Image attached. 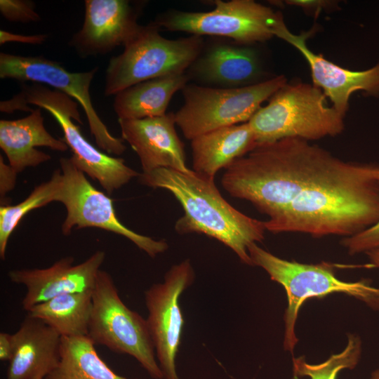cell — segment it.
Wrapping results in <instances>:
<instances>
[{
  "label": "cell",
  "mask_w": 379,
  "mask_h": 379,
  "mask_svg": "<svg viewBox=\"0 0 379 379\" xmlns=\"http://www.w3.org/2000/svg\"><path fill=\"white\" fill-rule=\"evenodd\" d=\"M379 221V164L333 156L279 215L265 222L274 234L354 236Z\"/></svg>",
  "instance_id": "1"
},
{
  "label": "cell",
  "mask_w": 379,
  "mask_h": 379,
  "mask_svg": "<svg viewBox=\"0 0 379 379\" xmlns=\"http://www.w3.org/2000/svg\"><path fill=\"white\" fill-rule=\"evenodd\" d=\"M333 157L326 149L298 138L258 144L225 169L221 185L231 197L251 202L272 219Z\"/></svg>",
  "instance_id": "2"
},
{
  "label": "cell",
  "mask_w": 379,
  "mask_h": 379,
  "mask_svg": "<svg viewBox=\"0 0 379 379\" xmlns=\"http://www.w3.org/2000/svg\"><path fill=\"white\" fill-rule=\"evenodd\" d=\"M140 183L169 191L184 214L175 222L180 234H203L229 247L244 264L253 265L248 248L265 239V222L249 217L229 204L214 180L193 170L158 168L138 176Z\"/></svg>",
  "instance_id": "3"
},
{
  "label": "cell",
  "mask_w": 379,
  "mask_h": 379,
  "mask_svg": "<svg viewBox=\"0 0 379 379\" xmlns=\"http://www.w3.org/2000/svg\"><path fill=\"white\" fill-rule=\"evenodd\" d=\"M29 105L48 112L63 132L62 140L70 149L75 165L92 179L98 181L108 194L127 184L140 173L128 166L123 159L109 156L95 147L83 135L72 119L83 124L78 102L66 93L48 86L22 83L20 91L11 99L1 101L0 111L12 113L25 111Z\"/></svg>",
  "instance_id": "4"
},
{
  "label": "cell",
  "mask_w": 379,
  "mask_h": 379,
  "mask_svg": "<svg viewBox=\"0 0 379 379\" xmlns=\"http://www.w3.org/2000/svg\"><path fill=\"white\" fill-rule=\"evenodd\" d=\"M344 117L328 105L319 88L287 82L248 122L258 145L286 138L310 141L335 136L344 131Z\"/></svg>",
  "instance_id": "5"
},
{
  "label": "cell",
  "mask_w": 379,
  "mask_h": 379,
  "mask_svg": "<svg viewBox=\"0 0 379 379\" xmlns=\"http://www.w3.org/2000/svg\"><path fill=\"white\" fill-rule=\"evenodd\" d=\"M152 23L141 25L123 52L110 58L105 72V96L149 79L186 72L205 44L201 36L168 39Z\"/></svg>",
  "instance_id": "6"
},
{
  "label": "cell",
  "mask_w": 379,
  "mask_h": 379,
  "mask_svg": "<svg viewBox=\"0 0 379 379\" xmlns=\"http://www.w3.org/2000/svg\"><path fill=\"white\" fill-rule=\"evenodd\" d=\"M287 83L284 75L239 88L189 82L182 90L183 104L175 114L176 125L192 140L206 133L248 122L262 104Z\"/></svg>",
  "instance_id": "7"
},
{
  "label": "cell",
  "mask_w": 379,
  "mask_h": 379,
  "mask_svg": "<svg viewBox=\"0 0 379 379\" xmlns=\"http://www.w3.org/2000/svg\"><path fill=\"white\" fill-rule=\"evenodd\" d=\"M253 265L262 268L270 279L285 289L288 305L285 310L284 348L293 354L298 342L295 326L299 310L310 298H322L334 293H345L364 303L375 287L368 280L354 282L338 279L332 265L327 262L304 264L280 258L252 244L248 248Z\"/></svg>",
  "instance_id": "8"
},
{
  "label": "cell",
  "mask_w": 379,
  "mask_h": 379,
  "mask_svg": "<svg viewBox=\"0 0 379 379\" xmlns=\"http://www.w3.org/2000/svg\"><path fill=\"white\" fill-rule=\"evenodd\" d=\"M206 12L169 10L151 22L161 30L227 38L251 45L274 36L285 23L281 13L253 0H215Z\"/></svg>",
  "instance_id": "9"
},
{
  "label": "cell",
  "mask_w": 379,
  "mask_h": 379,
  "mask_svg": "<svg viewBox=\"0 0 379 379\" xmlns=\"http://www.w3.org/2000/svg\"><path fill=\"white\" fill-rule=\"evenodd\" d=\"M88 336L95 345L134 357L154 379H164L147 319L121 299L111 275L100 270L92 291Z\"/></svg>",
  "instance_id": "10"
},
{
  "label": "cell",
  "mask_w": 379,
  "mask_h": 379,
  "mask_svg": "<svg viewBox=\"0 0 379 379\" xmlns=\"http://www.w3.org/2000/svg\"><path fill=\"white\" fill-rule=\"evenodd\" d=\"M61 175L55 201L62 203L67 215L62 225L64 235L74 228L96 227L121 235L151 258L165 252L168 245L164 240L138 234L118 219L112 199L96 189L72 158L60 159Z\"/></svg>",
  "instance_id": "11"
},
{
  "label": "cell",
  "mask_w": 379,
  "mask_h": 379,
  "mask_svg": "<svg viewBox=\"0 0 379 379\" xmlns=\"http://www.w3.org/2000/svg\"><path fill=\"white\" fill-rule=\"evenodd\" d=\"M98 71V67H95L88 71L72 72L60 62L43 55L0 53L1 79L41 84L66 93L82 107L91 133L99 148L109 154L121 155L126 150L124 140L111 134L91 101L90 87Z\"/></svg>",
  "instance_id": "12"
},
{
  "label": "cell",
  "mask_w": 379,
  "mask_h": 379,
  "mask_svg": "<svg viewBox=\"0 0 379 379\" xmlns=\"http://www.w3.org/2000/svg\"><path fill=\"white\" fill-rule=\"evenodd\" d=\"M194 277L190 260L185 259L166 272L163 282L154 284L145 291L146 319L164 379H180L175 359L185 320L179 300Z\"/></svg>",
  "instance_id": "13"
},
{
  "label": "cell",
  "mask_w": 379,
  "mask_h": 379,
  "mask_svg": "<svg viewBox=\"0 0 379 379\" xmlns=\"http://www.w3.org/2000/svg\"><path fill=\"white\" fill-rule=\"evenodd\" d=\"M145 1L85 0L81 29L69 41L83 58L105 55L124 46L137 32Z\"/></svg>",
  "instance_id": "14"
},
{
  "label": "cell",
  "mask_w": 379,
  "mask_h": 379,
  "mask_svg": "<svg viewBox=\"0 0 379 379\" xmlns=\"http://www.w3.org/2000/svg\"><path fill=\"white\" fill-rule=\"evenodd\" d=\"M312 34L313 29L295 34L284 23L277 37L292 45L305 58L310 66L312 84L330 99L332 107L338 113L345 116L350 96L356 91L379 97V60L373 67L365 70L354 71L342 67L309 48L307 40Z\"/></svg>",
  "instance_id": "15"
},
{
  "label": "cell",
  "mask_w": 379,
  "mask_h": 379,
  "mask_svg": "<svg viewBox=\"0 0 379 379\" xmlns=\"http://www.w3.org/2000/svg\"><path fill=\"white\" fill-rule=\"evenodd\" d=\"M105 259V251H97L77 265L67 256L46 268L13 270L8 276L12 282L26 287L22 305L27 311L60 295L92 291Z\"/></svg>",
  "instance_id": "16"
},
{
  "label": "cell",
  "mask_w": 379,
  "mask_h": 379,
  "mask_svg": "<svg viewBox=\"0 0 379 379\" xmlns=\"http://www.w3.org/2000/svg\"><path fill=\"white\" fill-rule=\"evenodd\" d=\"M187 73L190 81L211 87L239 88L265 81L262 79L264 71L255 49L222 39L205 42Z\"/></svg>",
  "instance_id": "17"
},
{
  "label": "cell",
  "mask_w": 379,
  "mask_h": 379,
  "mask_svg": "<svg viewBox=\"0 0 379 379\" xmlns=\"http://www.w3.org/2000/svg\"><path fill=\"white\" fill-rule=\"evenodd\" d=\"M121 138L140 159L142 173L158 168L191 171L186 165L184 144L175 130V114L140 119H118Z\"/></svg>",
  "instance_id": "18"
},
{
  "label": "cell",
  "mask_w": 379,
  "mask_h": 379,
  "mask_svg": "<svg viewBox=\"0 0 379 379\" xmlns=\"http://www.w3.org/2000/svg\"><path fill=\"white\" fill-rule=\"evenodd\" d=\"M13 339L6 379H44L57 367L62 337L41 319L27 314Z\"/></svg>",
  "instance_id": "19"
},
{
  "label": "cell",
  "mask_w": 379,
  "mask_h": 379,
  "mask_svg": "<svg viewBox=\"0 0 379 379\" xmlns=\"http://www.w3.org/2000/svg\"><path fill=\"white\" fill-rule=\"evenodd\" d=\"M37 147L60 152L69 149L62 139L54 138L46 129L41 108L32 109L22 119L0 121V147L16 173L51 159L49 154L36 149Z\"/></svg>",
  "instance_id": "20"
},
{
  "label": "cell",
  "mask_w": 379,
  "mask_h": 379,
  "mask_svg": "<svg viewBox=\"0 0 379 379\" xmlns=\"http://www.w3.org/2000/svg\"><path fill=\"white\" fill-rule=\"evenodd\" d=\"M258 145L248 122L218 128L191 140L193 171L211 180Z\"/></svg>",
  "instance_id": "21"
},
{
  "label": "cell",
  "mask_w": 379,
  "mask_h": 379,
  "mask_svg": "<svg viewBox=\"0 0 379 379\" xmlns=\"http://www.w3.org/2000/svg\"><path fill=\"white\" fill-rule=\"evenodd\" d=\"M190 81L186 72L136 84L114 95V111L118 119H140L164 116L173 96Z\"/></svg>",
  "instance_id": "22"
},
{
  "label": "cell",
  "mask_w": 379,
  "mask_h": 379,
  "mask_svg": "<svg viewBox=\"0 0 379 379\" xmlns=\"http://www.w3.org/2000/svg\"><path fill=\"white\" fill-rule=\"evenodd\" d=\"M92 291L66 293L39 303L27 314L39 319L61 337L88 335Z\"/></svg>",
  "instance_id": "23"
},
{
  "label": "cell",
  "mask_w": 379,
  "mask_h": 379,
  "mask_svg": "<svg viewBox=\"0 0 379 379\" xmlns=\"http://www.w3.org/2000/svg\"><path fill=\"white\" fill-rule=\"evenodd\" d=\"M44 379H128L100 357L88 335L62 337L57 367Z\"/></svg>",
  "instance_id": "24"
},
{
  "label": "cell",
  "mask_w": 379,
  "mask_h": 379,
  "mask_svg": "<svg viewBox=\"0 0 379 379\" xmlns=\"http://www.w3.org/2000/svg\"><path fill=\"white\" fill-rule=\"evenodd\" d=\"M60 169L55 170L46 182L34 187L29 196L14 206H0V257L5 258L8 239L19 222L29 212L55 201L60 182Z\"/></svg>",
  "instance_id": "25"
},
{
  "label": "cell",
  "mask_w": 379,
  "mask_h": 379,
  "mask_svg": "<svg viewBox=\"0 0 379 379\" xmlns=\"http://www.w3.org/2000/svg\"><path fill=\"white\" fill-rule=\"evenodd\" d=\"M361 354V340L359 336L348 334L345 348L333 354L325 361L318 364L307 363L304 357L293 358V379L308 376L310 379H336L343 369H354Z\"/></svg>",
  "instance_id": "26"
},
{
  "label": "cell",
  "mask_w": 379,
  "mask_h": 379,
  "mask_svg": "<svg viewBox=\"0 0 379 379\" xmlns=\"http://www.w3.org/2000/svg\"><path fill=\"white\" fill-rule=\"evenodd\" d=\"M0 12L10 22L25 23L41 20L34 3L29 0H1Z\"/></svg>",
  "instance_id": "27"
},
{
  "label": "cell",
  "mask_w": 379,
  "mask_h": 379,
  "mask_svg": "<svg viewBox=\"0 0 379 379\" xmlns=\"http://www.w3.org/2000/svg\"><path fill=\"white\" fill-rule=\"evenodd\" d=\"M341 244L350 255L367 253L379 249V221L372 227L349 237H345Z\"/></svg>",
  "instance_id": "28"
},
{
  "label": "cell",
  "mask_w": 379,
  "mask_h": 379,
  "mask_svg": "<svg viewBox=\"0 0 379 379\" xmlns=\"http://www.w3.org/2000/svg\"><path fill=\"white\" fill-rule=\"evenodd\" d=\"M17 173L10 166L6 164L2 156H0V194L1 206L9 205L6 200V194L12 190L15 184Z\"/></svg>",
  "instance_id": "29"
},
{
  "label": "cell",
  "mask_w": 379,
  "mask_h": 379,
  "mask_svg": "<svg viewBox=\"0 0 379 379\" xmlns=\"http://www.w3.org/2000/svg\"><path fill=\"white\" fill-rule=\"evenodd\" d=\"M285 4L300 7L314 14H319L323 9L336 8L335 1L324 0H287Z\"/></svg>",
  "instance_id": "30"
},
{
  "label": "cell",
  "mask_w": 379,
  "mask_h": 379,
  "mask_svg": "<svg viewBox=\"0 0 379 379\" xmlns=\"http://www.w3.org/2000/svg\"><path fill=\"white\" fill-rule=\"evenodd\" d=\"M46 34L22 35L0 30V44L8 42H20L29 44H41L47 39Z\"/></svg>",
  "instance_id": "31"
},
{
  "label": "cell",
  "mask_w": 379,
  "mask_h": 379,
  "mask_svg": "<svg viewBox=\"0 0 379 379\" xmlns=\"http://www.w3.org/2000/svg\"><path fill=\"white\" fill-rule=\"evenodd\" d=\"M13 353V334L0 333V360L9 361Z\"/></svg>",
  "instance_id": "32"
},
{
  "label": "cell",
  "mask_w": 379,
  "mask_h": 379,
  "mask_svg": "<svg viewBox=\"0 0 379 379\" xmlns=\"http://www.w3.org/2000/svg\"><path fill=\"white\" fill-rule=\"evenodd\" d=\"M366 304L373 310H379V288H374Z\"/></svg>",
  "instance_id": "33"
},
{
  "label": "cell",
  "mask_w": 379,
  "mask_h": 379,
  "mask_svg": "<svg viewBox=\"0 0 379 379\" xmlns=\"http://www.w3.org/2000/svg\"><path fill=\"white\" fill-rule=\"evenodd\" d=\"M369 259V264L372 267L379 269V249L366 253Z\"/></svg>",
  "instance_id": "34"
},
{
  "label": "cell",
  "mask_w": 379,
  "mask_h": 379,
  "mask_svg": "<svg viewBox=\"0 0 379 379\" xmlns=\"http://www.w3.org/2000/svg\"><path fill=\"white\" fill-rule=\"evenodd\" d=\"M370 379H379V368L374 370L371 373Z\"/></svg>",
  "instance_id": "35"
}]
</instances>
